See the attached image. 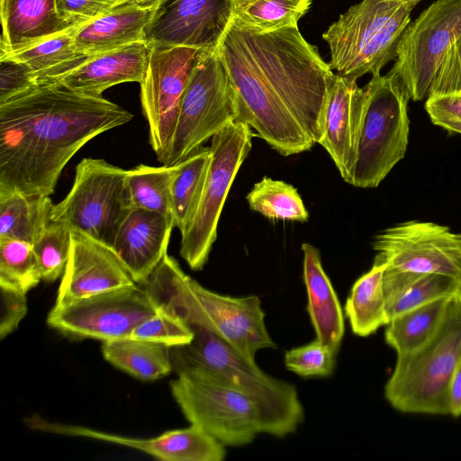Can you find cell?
I'll use <instances>...</instances> for the list:
<instances>
[{"instance_id":"1","label":"cell","mask_w":461,"mask_h":461,"mask_svg":"<svg viewBox=\"0 0 461 461\" xmlns=\"http://www.w3.org/2000/svg\"><path fill=\"white\" fill-rule=\"evenodd\" d=\"M133 115L61 85L37 86L0 104V190L50 196L70 158Z\"/></svg>"},{"instance_id":"2","label":"cell","mask_w":461,"mask_h":461,"mask_svg":"<svg viewBox=\"0 0 461 461\" xmlns=\"http://www.w3.org/2000/svg\"><path fill=\"white\" fill-rule=\"evenodd\" d=\"M216 49L278 96L312 141L319 142L327 95L336 74L298 26L258 32L232 18Z\"/></svg>"},{"instance_id":"3","label":"cell","mask_w":461,"mask_h":461,"mask_svg":"<svg viewBox=\"0 0 461 461\" xmlns=\"http://www.w3.org/2000/svg\"><path fill=\"white\" fill-rule=\"evenodd\" d=\"M144 285L160 309L215 334L249 361L256 362L259 350L276 348L258 295L232 297L208 290L167 254Z\"/></svg>"},{"instance_id":"4","label":"cell","mask_w":461,"mask_h":461,"mask_svg":"<svg viewBox=\"0 0 461 461\" xmlns=\"http://www.w3.org/2000/svg\"><path fill=\"white\" fill-rule=\"evenodd\" d=\"M190 327L193 339L170 348L173 370L203 369L251 397L267 417L268 435L284 438L296 431L304 410L294 384L265 373L215 334Z\"/></svg>"},{"instance_id":"5","label":"cell","mask_w":461,"mask_h":461,"mask_svg":"<svg viewBox=\"0 0 461 461\" xmlns=\"http://www.w3.org/2000/svg\"><path fill=\"white\" fill-rule=\"evenodd\" d=\"M419 1L362 0L350 6L322 34L337 75L356 80L396 58V49Z\"/></svg>"},{"instance_id":"6","label":"cell","mask_w":461,"mask_h":461,"mask_svg":"<svg viewBox=\"0 0 461 461\" xmlns=\"http://www.w3.org/2000/svg\"><path fill=\"white\" fill-rule=\"evenodd\" d=\"M461 360V309L453 298L438 330L421 348L398 355L384 394L404 413L448 414L450 377Z\"/></svg>"},{"instance_id":"7","label":"cell","mask_w":461,"mask_h":461,"mask_svg":"<svg viewBox=\"0 0 461 461\" xmlns=\"http://www.w3.org/2000/svg\"><path fill=\"white\" fill-rule=\"evenodd\" d=\"M365 104L352 185L374 188L406 153L409 93L393 71L375 73L363 87Z\"/></svg>"},{"instance_id":"8","label":"cell","mask_w":461,"mask_h":461,"mask_svg":"<svg viewBox=\"0 0 461 461\" xmlns=\"http://www.w3.org/2000/svg\"><path fill=\"white\" fill-rule=\"evenodd\" d=\"M170 389L188 422L225 447L245 446L258 434H267V420L260 405L207 371L183 369L171 381Z\"/></svg>"},{"instance_id":"9","label":"cell","mask_w":461,"mask_h":461,"mask_svg":"<svg viewBox=\"0 0 461 461\" xmlns=\"http://www.w3.org/2000/svg\"><path fill=\"white\" fill-rule=\"evenodd\" d=\"M235 90L217 49L201 50L183 94L163 165H176L238 121Z\"/></svg>"},{"instance_id":"10","label":"cell","mask_w":461,"mask_h":461,"mask_svg":"<svg viewBox=\"0 0 461 461\" xmlns=\"http://www.w3.org/2000/svg\"><path fill=\"white\" fill-rule=\"evenodd\" d=\"M252 129L236 121L212 138L208 172L194 216L181 232L180 256L202 270L217 239V227L230 186L252 148Z\"/></svg>"},{"instance_id":"11","label":"cell","mask_w":461,"mask_h":461,"mask_svg":"<svg viewBox=\"0 0 461 461\" xmlns=\"http://www.w3.org/2000/svg\"><path fill=\"white\" fill-rule=\"evenodd\" d=\"M127 170L101 158H83L76 167L73 185L54 204L52 221L85 233L113 247L119 226L127 213Z\"/></svg>"},{"instance_id":"12","label":"cell","mask_w":461,"mask_h":461,"mask_svg":"<svg viewBox=\"0 0 461 461\" xmlns=\"http://www.w3.org/2000/svg\"><path fill=\"white\" fill-rule=\"evenodd\" d=\"M158 311L146 286L135 284L54 305L47 323L68 337L103 342L129 338L139 324Z\"/></svg>"},{"instance_id":"13","label":"cell","mask_w":461,"mask_h":461,"mask_svg":"<svg viewBox=\"0 0 461 461\" xmlns=\"http://www.w3.org/2000/svg\"><path fill=\"white\" fill-rule=\"evenodd\" d=\"M460 35L461 0H437L408 24L391 71L412 101L428 97L441 61Z\"/></svg>"},{"instance_id":"14","label":"cell","mask_w":461,"mask_h":461,"mask_svg":"<svg viewBox=\"0 0 461 461\" xmlns=\"http://www.w3.org/2000/svg\"><path fill=\"white\" fill-rule=\"evenodd\" d=\"M201 50L150 45L140 85V104L149 123V144L163 164L176 127L180 102Z\"/></svg>"},{"instance_id":"15","label":"cell","mask_w":461,"mask_h":461,"mask_svg":"<svg viewBox=\"0 0 461 461\" xmlns=\"http://www.w3.org/2000/svg\"><path fill=\"white\" fill-rule=\"evenodd\" d=\"M373 249L389 269L461 281V233L447 226L415 220L401 222L375 235Z\"/></svg>"},{"instance_id":"16","label":"cell","mask_w":461,"mask_h":461,"mask_svg":"<svg viewBox=\"0 0 461 461\" xmlns=\"http://www.w3.org/2000/svg\"><path fill=\"white\" fill-rule=\"evenodd\" d=\"M233 18V0H155L149 45L217 48Z\"/></svg>"},{"instance_id":"17","label":"cell","mask_w":461,"mask_h":461,"mask_svg":"<svg viewBox=\"0 0 461 461\" xmlns=\"http://www.w3.org/2000/svg\"><path fill=\"white\" fill-rule=\"evenodd\" d=\"M35 430L70 437H83L126 446L165 461H222L226 447L202 429L191 425L185 429L166 431L151 438H136L94 429L50 421L38 415L25 419Z\"/></svg>"},{"instance_id":"18","label":"cell","mask_w":461,"mask_h":461,"mask_svg":"<svg viewBox=\"0 0 461 461\" xmlns=\"http://www.w3.org/2000/svg\"><path fill=\"white\" fill-rule=\"evenodd\" d=\"M135 284L112 247L71 230L69 258L54 305Z\"/></svg>"},{"instance_id":"19","label":"cell","mask_w":461,"mask_h":461,"mask_svg":"<svg viewBox=\"0 0 461 461\" xmlns=\"http://www.w3.org/2000/svg\"><path fill=\"white\" fill-rule=\"evenodd\" d=\"M364 104L363 87L356 80L336 74L327 95L324 130L318 143L329 153L341 177L349 185L357 161Z\"/></svg>"},{"instance_id":"20","label":"cell","mask_w":461,"mask_h":461,"mask_svg":"<svg viewBox=\"0 0 461 461\" xmlns=\"http://www.w3.org/2000/svg\"><path fill=\"white\" fill-rule=\"evenodd\" d=\"M172 217L143 210L129 209L116 232L113 249L138 285H145L167 254Z\"/></svg>"},{"instance_id":"21","label":"cell","mask_w":461,"mask_h":461,"mask_svg":"<svg viewBox=\"0 0 461 461\" xmlns=\"http://www.w3.org/2000/svg\"><path fill=\"white\" fill-rule=\"evenodd\" d=\"M150 52L147 41L134 42L92 56L59 85L76 93L100 97L106 89L126 82L141 83Z\"/></svg>"},{"instance_id":"22","label":"cell","mask_w":461,"mask_h":461,"mask_svg":"<svg viewBox=\"0 0 461 461\" xmlns=\"http://www.w3.org/2000/svg\"><path fill=\"white\" fill-rule=\"evenodd\" d=\"M0 57L77 27L59 14L56 0H0Z\"/></svg>"},{"instance_id":"23","label":"cell","mask_w":461,"mask_h":461,"mask_svg":"<svg viewBox=\"0 0 461 461\" xmlns=\"http://www.w3.org/2000/svg\"><path fill=\"white\" fill-rule=\"evenodd\" d=\"M155 1L149 4L126 3L109 13L78 26L74 33L77 50L97 55L121 47L146 41Z\"/></svg>"},{"instance_id":"24","label":"cell","mask_w":461,"mask_h":461,"mask_svg":"<svg viewBox=\"0 0 461 461\" xmlns=\"http://www.w3.org/2000/svg\"><path fill=\"white\" fill-rule=\"evenodd\" d=\"M303 276L307 293V312L316 339L339 352L345 333L343 311L332 284L323 269L320 250L302 245Z\"/></svg>"},{"instance_id":"25","label":"cell","mask_w":461,"mask_h":461,"mask_svg":"<svg viewBox=\"0 0 461 461\" xmlns=\"http://www.w3.org/2000/svg\"><path fill=\"white\" fill-rule=\"evenodd\" d=\"M459 280L438 274H417L385 268L383 287L389 321L429 302L454 297Z\"/></svg>"},{"instance_id":"26","label":"cell","mask_w":461,"mask_h":461,"mask_svg":"<svg viewBox=\"0 0 461 461\" xmlns=\"http://www.w3.org/2000/svg\"><path fill=\"white\" fill-rule=\"evenodd\" d=\"M77 27L0 58H11L26 64L32 71L38 86L59 85L66 76L92 57L75 47L74 33Z\"/></svg>"},{"instance_id":"27","label":"cell","mask_w":461,"mask_h":461,"mask_svg":"<svg viewBox=\"0 0 461 461\" xmlns=\"http://www.w3.org/2000/svg\"><path fill=\"white\" fill-rule=\"evenodd\" d=\"M53 207L48 195L0 190V238L33 245L52 221Z\"/></svg>"},{"instance_id":"28","label":"cell","mask_w":461,"mask_h":461,"mask_svg":"<svg viewBox=\"0 0 461 461\" xmlns=\"http://www.w3.org/2000/svg\"><path fill=\"white\" fill-rule=\"evenodd\" d=\"M386 264L375 257L371 268L352 285L345 303V314L354 334L367 337L389 323L383 287Z\"/></svg>"},{"instance_id":"29","label":"cell","mask_w":461,"mask_h":461,"mask_svg":"<svg viewBox=\"0 0 461 461\" xmlns=\"http://www.w3.org/2000/svg\"><path fill=\"white\" fill-rule=\"evenodd\" d=\"M102 353L115 367L142 381H154L172 370L170 348L160 343L124 338L103 341Z\"/></svg>"},{"instance_id":"30","label":"cell","mask_w":461,"mask_h":461,"mask_svg":"<svg viewBox=\"0 0 461 461\" xmlns=\"http://www.w3.org/2000/svg\"><path fill=\"white\" fill-rule=\"evenodd\" d=\"M454 297L440 298L393 318L384 339L398 355L411 353L429 341L441 326Z\"/></svg>"},{"instance_id":"31","label":"cell","mask_w":461,"mask_h":461,"mask_svg":"<svg viewBox=\"0 0 461 461\" xmlns=\"http://www.w3.org/2000/svg\"><path fill=\"white\" fill-rule=\"evenodd\" d=\"M180 166V162L161 167L140 164L127 170L125 189L128 208L157 212L172 217L171 190Z\"/></svg>"},{"instance_id":"32","label":"cell","mask_w":461,"mask_h":461,"mask_svg":"<svg viewBox=\"0 0 461 461\" xmlns=\"http://www.w3.org/2000/svg\"><path fill=\"white\" fill-rule=\"evenodd\" d=\"M210 148L200 146L181 161L171 190L175 228L183 232L191 223L204 186L210 164Z\"/></svg>"},{"instance_id":"33","label":"cell","mask_w":461,"mask_h":461,"mask_svg":"<svg viewBox=\"0 0 461 461\" xmlns=\"http://www.w3.org/2000/svg\"><path fill=\"white\" fill-rule=\"evenodd\" d=\"M312 0H233V18L258 32L298 26Z\"/></svg>"},{"instance_id":"34","label":"cell","mask_w":461,"mask_h":461,"mask_svg":"<svg viewBox=\"0 0 461 461\" xmlns=\"http://www.w3.org/2000/svg\"><path fill=\"white\" fill-rule=\"evenodd\" d=\"M249 208L270 220L304 222L309 213L297 189L282 180L264 176L246 196Z\"/></svg>"},{"instance_id":"35","label":"cell","mask_w":461,"mask_h":461,"mask_svg":"<svg viewBox=\"0 0 461 461\" xmlns=\"http://www.w3.org/2000/svg\"><path fill=\"white\" fill-rule=\"evenodd\" d=\"M41 279L32 245L0 238V287L27 294Z\"/></svg>"},{"instance_id":"36","label":"cell","mask_w":461,"mask_h":461,"mask_svg":"<svg viewBox=\"0 0 461 461\" xmlns=\"http://www.w3.org/2000/svg\"><path fill=\"white\" fill-rule=\"evenodd\" d=\"M70 246L71 230L62 222L51 221L32 245L42 280L54 282L62 276Z\"/></svg>"},{"instance_id":"37","label":"cell","mask_w":461,"mask_h":461,"mask_svg":"<svg viewBox=\"0 0 461 461\" xmlns=\"http://www.w3.org/2000/svg\"><path fill=\"white\" fill-rule=\"evenodd\" d=\"M338 352L319 339L287 350L285 367L302 377H327L332 375Z\"/></svg>"},{"instance_id":"38","label":"cell","mask_w":461,"mask_h":461,"mask_svg":"<svg viewBox=\"0 0 461 461\" xmlns=\"http://www.w3.org/2000/svg\"><path fill=\"white\" fill-rule=\"evenodd\" d=\"M129 338L173 348L189 343L194 338V331L182 319L159 308L156 314L139 324Z\"/></svg>"},{"instance_id":"39","label":"cell","mask_w":461,"mask_h":461,"mask_svg":"<svg viewBox=\"0 0 461 461\" xmlns=\"http://www.w3.org/2000/svg\"><path fill=\"white\" fill-rule=\"evenodd\" d=\"M451 95H461V35L441 61L428 97Z\"/></svg>"},{"instance_id":"40","label":"cell","mask_w":461,"mask_h":461,"mask_svg":"<svg viewBox=\"0 0 461 461\" xmlns=\"http://www.w3.org/2000/svg\"><path fill=\"white\" fill-rule=\"evenodd\" d=\"M37 86L33 73L26 64L11 58H0V104Z\"/></svg>"},{"instance_id":"41","label":"cell","mask_w":461,"mask_h":461,"mask_svg":"<svg viewBox=\"0 0 461 461\" xmlns=\"http://www.w3.org/2000/svg\"><path fill=\"white\" fill-rule=\"evenodd\" d=\"M56 3L59 14L74 26L89 23L126 4L124 0H56Z\"/></svg>"},{"instance_id":"42","label":"cell","mask_w":461,"mask_h":461,"mask_svg":"<svg viewBox=\"0 0 461 461\" xmlns=\"http://www.w3.org/2000/svg\"><path fill=\"white\" fill-rule=\"evenodd\" d=\"M0 291V338L3 339L17 329L26 315L28 306L26 294L3 287Z\"/></svg>"},{"instance_id":"43","label":"cell","mask_w":461,"mask_h":461,"mask_svg":"<svg viewBox=\"0 0 461 461\" xmlns=\"http://www.w3.org/2000/svg\"><path fill=\"white\" fill-rule=\"evenodd\" d=\"M425 109L435 125L447 120L461 121V95L428 97Z\"/></svg>"},{"instance_id":"44","label":"cell","mask_w":461,"mask_h":461,"mask_svg":"<svg viewBox=\"0 0 461 461\" xmlns=\"http://www.w3.org/2000/svg\"><path fill=\"white\" fill-rule=\"evenodd\" d=\"M447 405L448 414L456 418L461 416V360L449 380Z\"/></svg>"},{"instance_id":"45","label":"cell","mask_w":461,"mask_h":461,"mask_svg":"<svg viewBox=\"0 0 461 461\" xmlns=\"http://www.w3.org/2000/svg\"><path fill=\"white\" fill-rule=\"evenodd\" d=\"M436 125L449 132L461 134V121L447 120L438 122Z\"/></svg>"},{"instance_id":"46","label":"cell","mask_w":461,"mask_h":461,"mask_svg":"<svg viewBox=\"0 0 461 461\" xmlns=\"http://www.w3.org/2000/svg\"><path fill=\"white\" fill-rule=\"evenodd\" d=\"M454 298L456 303L458 304L459 308L461 309V281L459 282L458 288Z\"/></svg>"},{"instance_id":"47","label":"cell","mask_w":461,"mask_h":461,"mask_svg":"<svg viewBox=\"0 0 461 461\" xmlns=\"http://www.w3.org/2000/svg\"><path fill=\"white\" fill-rule=\"evenodd\" d=\"M125 3H138V4H149L155 0H124Z\"/></svg>"},{"instance_id":"48","label":"cell","mask_w":461,"mask_h":461,"mask_svg":"<svg viewBox=\"0 0 461 461\" xmlns=\"http://www.w3.org/2000/svg\"><path fill=\"white\" fill-rule=\"evenodd\" d=\"M392 1H399V2L419 1V2H420L421 0H392Z\"/></svg>"}]
</instances>
